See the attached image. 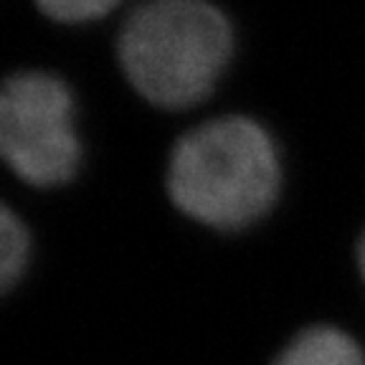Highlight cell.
<instances>
[{
	"label": "cell",
	"mask_w": 365,
	"mask_h": 365,
	"mask_svg": "<svg viewBox=\"0 0 365 365\" xmlns=\"http://www.w3.org/2000/svg\"><path fill=\"white\" fill-rule=\"evenodd\" d=\"M41 13L61 23H84L104 16L120 0H34Z\"/></svg>",
	"instance_id": "8992f818"
},
{
	"label": "cell",
	"mask_w": 365,
	"mask_h": 365,
	"mask_svg": "<svg viewBox=\"0 0 365 365\" xmlns=\"http://www.w3.org/2000/svg\"><path fill=\"white\" fill-rule=\"evenodd\" d=\"M231 48V23L211 0H143L117 34L122 74L160 109H188L208 97Z\"/></svg>",
	"instance_id": "7a4b0ae2"
},
{
	"label": "cell",
	"mask_w": 365,
	"mask_h": 365,
	"mask_svg": "<svg viewBox=\"0 0 365 365\" xmlns=\"http://www.w3.org/2000/svg\"><path fill=\"white\" fill-rule=\"evenodd\" d=\"M0 158L34 190H58L76 180L84 145L74 120V97L51 71L23 68L0 89Z\"/></svg>",
	"instance_id": "3957f363"
},
{
	"label": "cell",
	"mask_w": 365,
	"mask_h": 365,
	"mask_svg": "<svg viewBox=\"0 0 365 365\" xmlns=\"http://www.w3.org/2000/svg\"><path fill=\"white\" fill-rule=\"evenodd\" d=\"M353 272H355V282L360 287V294L365 299V223L358 228V234L353 239Z\"/></svg>",
	"instance_id": "52a82bcc"
},
{
	"label": "cell",
	"mask_w": 365,
	"mask_h": 365,
	"mask_svg": "<svg viewBox=\"0 0 365 365\" xmlns=\"http://www.w3.org/2000/svg\"><path fill=\"white\" fill-rule=\"evenodd\" d=\"M163 188L170 208L211 239H246L269 221L284 193L274 137L244 114L190 127L168 150Z\"/></svg>",
	"instance_id": "6da1fadb"
},
{
	"label": "cell",
	"mask_w": 365,
	"mask_h": 365,
	"mask_svg": "<svg viewBox=\"0 0 365 365\" xmlns=\"http://www.w3.org/2000/svg\"><path fill=\"white\" fill-rule=\"evenodd\" d=\"M269 365H365V337L340 319H309L282 340Z\"/></svg>",
	"instance_id": "277c9868"
},
{
	"label": "cell",
	"mask_w": 365,
	"mask_h": 365,
	"mask_svg": "<svg viewBox=\"0 0 365 365\" xmlns=\"http://www.w3.org/2000/svg\"><path fill=\"white\" fill-rule=\"evenodd\" d=\"M41 241L31 221L16 205L0 203V299L21 292L34 277Z\"/></svg>",
	"instance_id": "5b68a950"
}]
</instances>
